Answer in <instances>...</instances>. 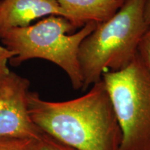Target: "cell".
Returning a JSON list of instances; mask_svg holds the SVG:
<instances>
[{"label":"cell","mask_w":150,"mask_h":150,"mask_svg":"<svg viewBox=\"0 0 150 150\" xmlns=\"http://www.w3.org/2000/svg\"><path fill=\"white\" fill-rule=\"evenodd\" d=\"M75 29L88 22L102 23L113 16L125 0H57Z\"/></svg>","instance_id":"7"},{"label":"cell","mask_w":150,"mask_h":150,"mask_svg":"<svg viewBox=\"0 0 150 150\" xmlns=\"http://www.w3.org/2000/svg\"><path fill=\"white\" fill-rule=\"evenodd\" d=\"M36 150H77L41 131L36 140Z\"/></svg>","instance_id":"9"},{"label":"cell","mask_w":150,"mask_h":150,"mask_svg":"<svg viewBox=\"0 0 150 150\" xmlns=\"http://www.w3.org/2000/svg\"><path fill=\"white\" fill-rule=\"evenodd\" d=\"M28 107L38 128L76 149H120L121 129L102 79L83 96L65 102L29 92Z\"/></svg>","instance_id":"1"},{"label":"cell","mask_w":150,"mask_h":150,"mask_svg":"<svg viewBox=\"0 0 150 150\" xmlns=\"http://www.w3.org/2000/svg\"><path fill=\"white\" fill-rule=\"evenodd\" d=\"M145 0H125L117 13L97 24L79 48L83 77L82 90L102 79V74L126 67L134 59L142 35L149 25L144 18Z\"/></svg>","instance_id":"2"},{"label":"cell","mask_w":150,"mask_h":150,"mask_svg":"<svg viewBox=\"0 0 150 150\" xmlns=\"http://www.w3.org/2000/svg\"><path fill=\"white\" fill-rule=\"evenodd\" d=\"M95 22L86 24L77 33L64 17L50 16L33 25L13 28L0 36L6 47L16 56L11 63L18 66L32 59L52 62L66 73L74 90L82 89L83 77L78 59L79 48L86 37L97 27Z\"/></svg>","instance_id":"3"},{"label":"cell","mask_w":150,"mask_h":150,"mask_svg":"<svg viewBox=\"0 0 150 150\" xmlns=\"http://www.w3.org/2000/svg\"><path fill=\"white\" fill-rule=\"evenodd\" d=\"M144 18L148 25H150V0H145L144 6Z\"/></svg>","instance_id":"12"},{"label":"cell","mask_w":150,"mask_h":150,"mask_svg":"<svg viewBox=\"0 0 150 150\" xmlns=\"http://www.w3.org/2000/svg\"><path fill=\"white\" fill-rule=\"evenodd\" d=\"M66 13L57 0H0V36L13 28L26 27L45 16Z\"/></svg>","instance_id":"6"},{"label":"cell","mask_w":150,"mask_h":150,"mask_svg":"<svg viewBox=\"0 0 150 150\" xmlns=\"http://www.w3.org/2000/svg\"><path fill=\"white\" fill-rule=\"evenodd\" d=\"M30 82L11 72L0 84V137L38 139L41 130L30 117L28 97Z\"/></svg>","instance_id":"5"},{"label":"cell","mask_w":150,"mask_h":150,"mask_svg":"<svg viewBox=\"0 0 150 150\" xmlns=\"http://www.w3.org/2000/svg\"><path fill=\"white\" fill-rule=\"evenodd\" d=\"M122 131L120 150H150V71L136 54L128 66L102 74Z\"/></svg>","instance_id":"4"},{"label":"cell","mask_w":150,"mask_h":150,"mask_svg":"<svg viewBox=\"0 0 150 150\" xmlns=\"http://www.w3.org/2000/svg\"><path fill=\"white\" fill-rule=\"evenodd\" d=\"M14 56H16L14 52L8 50L7 47L0 46V84L10 74L11 71L7 66V63Z\"/></svg>","instance_id":"11"},{"label":"cell","mask_w":150,"mask_h":150,"mask_svg":"<svg viewBox=\"0 0 150 150\" xmlns=\"http://www.w3.org/2000/svg\"><path fill=\"white\" fill-rule=\"evenodd\" d=\"M137 54L143 64L150 71V25L140 39Z\"/></svg>","instance_id":"10"},{"label":"cell","mask_w":150,"mask_h":150,"mask_svg":"<svg viewBox=\"0 0 150 150\" xmlns=\"http://www.w3.org/2000/svg\"><path fill=\"white\" fill-rule=\"evenodd\" d=\"M36 140L29 138L0 137V150H36Z\"/></svg>","instance_id":"8"}]
</instances>
